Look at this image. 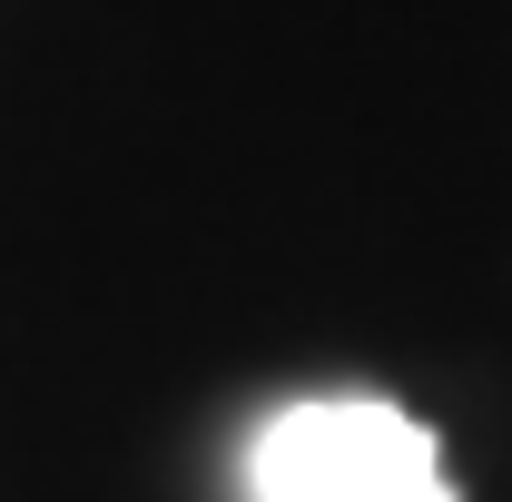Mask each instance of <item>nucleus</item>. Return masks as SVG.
<instances>
[{
    "instance_id": "obj_1",
    "label": "nucleus",
    "mask_w": 512,
    "mask_h": 502,
    "mask_svg": "<svg viewBox=\"0 0 512 502\" xmlns=\"http://www.w3.org/2000/svg\"><path fill=\"white\" fill-rule=\"evenodd\" d=\"M256 502H453L444 443L384 394H306L247 453Z\"/></svg>"
}]
</instances>
